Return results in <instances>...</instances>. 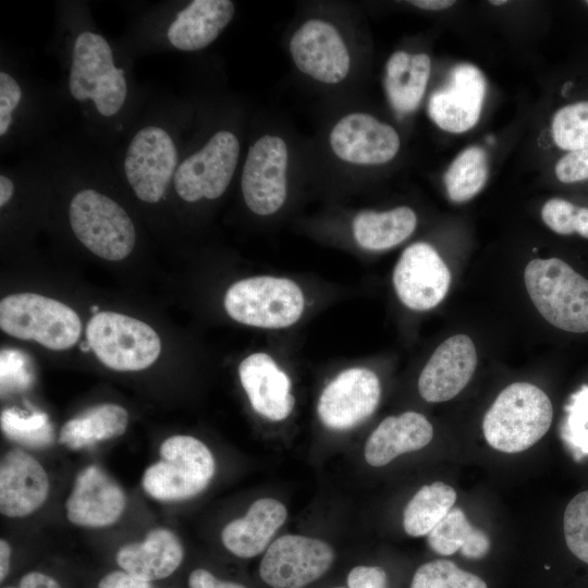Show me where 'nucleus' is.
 I'll list each match as a JSON object with an SVG mask.
<instances>
[{"mask_svg": "<svg viewBox=\"0 0 588 588\" xmlns=\"http://www.w3.org/2000/svg\"><path fill=\"white\" fill-rule=\"evenodd\" d=\"M387 575L379 566H356L347 576L348 588H385Z\"/></svg>", "mask_w": 588, "mask_h": 588, "instance_id": "40", "label": "nucleus"}, {"mask_svg": "<svg viewBox=\"0 0 588 588\" xmlns=\"http://www.w3.org/2000/svg\"><path fill=\"white\" fill-rule=\"evenodd\" d=\"M567 417L563 427V438L577 448L580 456L588 454V385L571 396L565 407Z\"/></svg>", "mask_w": 588, "mask_h": 588, "instance_id": "37", "label": "nucleus"}, {"mask_svg": "<svg viewBox=\"0 0 588 588\" xmlns=\"http://www.w3.org/2000/svg\"><path fill=\"white\" fill-rule=\"evenodd\" d=\"M287 148L275 135H264L248 149L241 179L246 206L260 216L278 211L286 198Z\"/></svg>", "mask_w": 588, "mask_h": 588, "instance_id": "12", "label": "nucleus"}, {"mask_svg": "<svg viewBox=\"0 0 588 588\" xmlns=\"http://www.w3.org/2000/svg\"><path fill=\"white\" fill-rule=\"evenodd\" d=\"M507 1L505 0H493V1H490V3L494 4V5H502V4H505Z\"/></svg>", "mask_w": 588, "mask_h": 588, "instance_id": "48", "label": "nucleus"}, {"mask_svg": "<svg viewBox=\"0 0 588 588\" xmlns=\"http://www.w3.org/2000/svg\"><path fill=\"white\" fill-rule=\"evenodd\" d=\"M15 184L13 179L4 172L0 175V207L3 208L13 198Z\"/></svg>", "mask_w": 588, "mask_h": 588, "instance_id": "45", "label": "nucleus"}, {"mask_svg": "<svg viewBox=\"0 0 588 588\" xmlns=\"http://www.w3.org/2000/svg\"><path fill=\"white\" fill-rule=\"evenodd\" d=\"M553 407L549 396L528 382H514L498 395L482 421L486 441L504 453L523 452L549 430Z\"/></svg>", "mask_w": 588, "mask_h": 588, "instance_id": "2", "label": "nucleus"}, {"mask_svg": "<svg viewBox=\"0 0 588 588\" xmlns=\"http://www.w3.org/2000/svg\"><path fill=\"white\" fill-rule=\"evenodd\" d=\"M380 395V382L373 371L346 369L323 389L317 406L319 418L330 429H351L376 411Z\"/></svg>", "mask_w": 588, "mask_h": 588, "instance_id": "13", "label": "nucleus"}, {"mask_svg": "<svg viewBox=\"0 0 588 588\" xmlns=\"http://www.w3.org/2000/svg\"><path fill=\"white\" fill-rule=\"evenodd\" d=\"M11 547L7 540H0V580L3 581L10 568Z\"/></svg>", "mask_w": 588, "mask_h": 588, "instance_id": "46", "label": "nucleus"}, {"mask_svg": "<svg viewBox=\"0 0 588 588\" xmlns=\"http://www.w3.org/2000/svg\"><path fill=\"white\" fill-rule=\"evenodd\" d=\"M476 366L477 352L471 339L466 334L450 336L424 367L418 380L419 394L430 403L449 401L467 385Z\"/></svg>", "mask_w": 588, "mask_h": 588, "instance_id": "18", "label": "nucleus"}, {"mask_svg": "<svg viewBox=\"0 0 588 588\" xmlns=\"http://www.w3.org/2000/svg\"><path fill=\"white\" fill-rule=\"evenodd\" d=\"M411 588H488L473 573L461 569L449 560H434L422 564L415 572Z\"/></svg>", "mask_w": 588, "mask_h": 588, "instance_id": "33", "label": "nucleus"}, {"mask_svg": "<svg viewBox=\"0 0 588 588\" xmlns=\"http://www.w3.org/2000/svg\"><path fill=\"white\" fill-rule=\"evenodd\" d=\"M541 218L558 234L569 235L576 232L588 238V208L562 198H552L543 205Z\"/></svg>", "mask_w": 588, "mask_h": 588, "instance_id": "35", "label": "nucleus"}, {"mask_svg": "<svg viewBox=\"0 0 588 588\" xmlns=\"http://www.w3.org/2000/svg\"><path fill=\"white\" fill-rule=\"evenodd\" d=\"M179 163L171 131L160 123H148L131 136L122 158V172L135 196L152 205L173 184Z\"/></svg>", "mask_w": 588, "mask_h": 588, "instance_id": "7", "label": "nucleus"}, {"mask_svg": "<svg viewBox=\"0 0 588 588\" xmlns=\"http://www.w3.org/2000/svg\"><path fill=\"white\" fill-rule=\"evenodd\" d=\"M285 506L275 499L255 501L246 515L230 522L221 532L224 547L234 555L248 559L261 553L286 519Z\"/></svg>", "mask_w": 588, "mask_h": 588, "instance_id": "25", "label": "nucleus"}, {"mask_svg": "<svg viewBox=\"0 0 588 588\" xmlns=\"http://www.w3.org/2000/svg\"><path fill=\"white\" fill-rule=\"evenodd\" d=\"M551 131L555 145L563 150L588 148V101L575 102L558 110Z\"/></svg>", "mask_w": 588, "mask_h": 588, "instance_id": "32", "label": "nucleus"}, {"mask_svg": "<svg viewBox=\"0 0 588 588\" xmlns=\"http://www.w3.org/2000/svg\"><path fill=\"white\" fill-rule=\"evenodd\" d=\"M16 588H61V586L49 575L39 572H30L21 578L19 587Z\"/></svg>", "mask_w": 588, "mask_h": 588, "instance_id": "44", "label": "nucleus"}, {"mask_svg": "<svg viewBox=\"0 0 588 588\" xmlns=\"http://www.w3.org/2000/svg\"><path fill=\"white\" fill-rule=\"evenodd\" d=\"M160 461L149 466L142 479L147 494L160 501H181L204 491L211 481L216 463L210 450L191 436H172L159 450Z\"/></svg>", "mask_w": 588, "mask_h": 588, "instance_id": "4", "label": "nucleus"}, {"mask_svg": "<svg viewBox=\"0 0 588 588\" xmlns=\"http://www.w3.org/2000/svg\"><path fill=\"white\" fill-rule=\"evenodd\" d=\"M127 421V412L122 406L100 404L68 420L59 432L58 441L71 450L84 449L123 434Z\"/></svg>", "mask_w": 588, "mask_h": 588, "instance_id": "27", "label": "nucleus"}, {"mask_svg": "<svg viewBox=\"0 0 588 588\" xmlns=\"http://www.w3.org/2000/svg\"><path fill=\"white\" fill-rule=\"evenodd\" d=\"M486 90L482 72L471 63H458L451 69L445 84L431 94L429 117L445 132L464 133L477 124Z\"/></svg>", "mask_w": 588, "mask_h": 588, "instance_id": "15", "label": "nucleus"}, {"mask_svg": "<svg viewBox=\"0 0 588 588\" xmlns=\"http://www.w3.org/2000/svg\"><path fill=\"white\" fill-rule=\"evenodd\" d=\"M69 221L76 238L102 259L122 260L134 248L136 232L131 217L114 199L95 188L85 187L73 195Z\"/></svg>", "mask_w": 588, "mask_h": 588, "instance_id": "5", "label": "nucleus"}, {"mask_svg": "<svg viewBox=\"0 0 588 588\" xmlns=\"http://www.w3.org/2000/svg\"><path fill=\"white\" fill-rule=\"evenodd\" d=\"M409 3L414 4L417 8H420L422 10L440 11V10H445L448 8H451L455 3V1H451V0H415V1H409Z\"/></svg>", "mask_w": 588, "mask_h": 588, "instance_id": "47", "label": "nucleus"}, {"mask_svg": "<svg viewBox=\"0 0 588 588\" xmlns=\"http://www.w3.org/2000/svg\"><path fill=\"white\" fill-rule=\"evenodd\" d=\"M0 327L11 336L34 340L54 351L72 347L82 330L75 310L35 293L5 296L0 303Z\"/></svg>", "mask_w": 588, "mask_h": 588, "instance_id": "6", "label": "nucleus"}, {"mask_svg": "<svg viewBox=\"0 0 588 588\" xmlns=\"http://www.w3.org/2000/svg\"><path fill=\"white\" fill-rule=\"evenodd\" d=\"M456 501L455 490L441 481L421 487L407 503L403 526L407 535H428L450 512Z\"/></svg>", "mask_w": 588, "mask_h": 588, "instance_id": "30", "label": "nucleus"}, {"mask_svg": "<svg viewBox=\"0 0 588 588\" xmlns=\"http://www.w3.org/2000/svg\"><path fill=\"white\" fill-rule=\"evenodd\" d=\"M126 506L120 485L97 465H89L76 476L65 502L68 519L83 527L114 524Z\"/></svg>", "mask_w": 588, "mask_h": 588, "instance_id": "19", "label": "nucleus"}, {"mask_svg": "<svg viewBox=\"0 0 588 588\" xmlns=\"http://www.w3.org/2000/svg\"><path fill=\"white\" fill-rule=\"evenodd\" d=\"M330 146L342 160L364 166L387 163L400 149L397 132L366 113L343 117L330 133Z\"/></svg>", "mask_w": 588, "mask_h": 588, "instance_id": "17", "label": "nucleus"}, {"mask_svg": "<svg viewBox=\"0 0 588 588\" xmlns=\"http://www.w3.org/2000/svg\"><path fill=\"white\" fill-rule=\"evenodd\" d=\"M555 175L567 184L588 180V148L565 154L555 164Z\"/></svg>", "mask_w": 588, "mask_h": 588, "instance_id": "39", "label": "nucleus"}, {"mask_svg": "<svg viewBox=\"0 0 588 588\" xmlns=\"http://www.w3.org/2000/svg\"><path fill=\"white\" fill-rule=\"evenodd\" d=\"M334 588H344V587H334Z\"/></svg>", "mask_w": 588, "mask_h": 588, "instance_id": "49", "label": "nucleus"}, {"mask_svg": "<svg viewBox=\"0 0 588 588\" xmlns=\"http://www.w3.org/2000/svg\"><path fill=\"white\" fill-rule=\"evenodd\" d=\"M451 283V273L437 250L428 243L409 245L401 255L393 284L401 302L414 310H428L440 304Z\"/></svg>", "mask_w": 588, "mask_h": 588, "instance_id": "14", "label": "nucleus"}, {"mask_svg": "<svg viewBox=\"0 0 588 588\" xmlns=\"http://www.w3.org/2000/svg\"><path fill=\"white\" fill-rule=\"evenodd\" d=\"M234 15L229 0H194L176 13L166 29L170 46L181 51L208 47L228 26Z\"/></svg>", "mask_w": 588, "mask_h": 588, "instance_id": "22", "label": "nucleus"}, {"mask_svg": "<svg viewBox=\"0 0 588 588\" xmlns=\"http://www.w3.org/2000/svg\"><path fill=\"white\" fill-rule=\"evenodd\" d=\"M188 586L189 588H246L241 584L220 580L203 568H197L189 574Z\"/></svg>", "mask_w": 588, "mask_h": 588, "instance_id": "43", "label": "nucleus"}, {"mask_svg": "<svg viewBox=\"0 0 588 588\" xmlns=\"http://www.w3.org/2000/svg\"><path fill=\"white\" fill-rule=\"evenodd\" d=\"M241 383L253 408L270 420L286 418L294 406L291 381L275 362L265 353H255L238 366Z\"/></svg>", "mask_w": 588, "mask_h": 588, "instance_id": "21", "label": "nucleus"}, {"mask_svg": "<svg viewBox=\"0 0 588 588\" xmlns=\"http://www.w3.org/2000/svg\"><path fill=\"white\" fill-rule=\"evenodd\" d=\"M428 544L441 555H451L461 550L467 559H481L490 549L489 537L469 524L464 512L452 507L428 534Z\"/></svg>", "mask_w": 588, "mask_h": 588, "instance_id": "29", "label": "nucleus"}, {"mask_svg": "<svg viewBox=\"0 0 588 588\" xmlns=\"http://www.w3.org/2000/svg\"><path fill=\"white\" fill-rule=\"evenodd\" d=\"M432 437L431 424L419 413L389 416L369 436L365 458L371 466H384L403 453L425 448Z\"/></svg>", "mask_w": 588, "mask_h": 588, "instance_id": "23", "label": "nucleus"}, {"mask_svg": "<svg viewBox=\"0 0 588 588\" xmlns=\"http://www.w3.org/2000/svg\"><path fill=\"white\" fill-rule=\"evenodd\" d=\"M179 538L167 528H157L142 542L123 546L117 553L118 565L126 573L145 581L170 576L183 560Z\"/></svg>", "mask_w": 588, "mask_h": 588, "instance_id": "24", "label": "nucleus"}, {"mask_svg": "<svg viewBox=\"0 0 588 588\" xmlns=\"http://www.w3.org/2000/svg\"><path fill=\"white\" fill-rule=\"evenodd\" d=\"M488 179V158L483 148L470 146L451 162L443 181L450 199L464 203L475 197Z\"/></svg>", "mask_w": 588, "mask_h": 588, "instance_id": "31", "label": "nucleus"}, {"mask_svg": "<svg viewBox=\"0 0 588 588\" xmlns=\"http://www.w3.org/2000/svg\"><path fill=\"white\" fill-rule=\"evenodd\" d=\"M24 89L21 82L7 70L0 72V137L5 139L16 122V115L22 110Z\"/></svg>", "mask_w": 588, "mask_h": 588, "instance_id": "38", "label": "nucleus"}, {"mask_svg": "<svg viewBox=\"0 0 588 588\" xmlns=\"http://www.w3.org/2000/svg\"><path fill=\"white\" fill-rule=\"evenodd\" d=\"M28 378L25 362L21 353L15 351H3L1 354V381L2 387L8 384H22L23 377Z\"/></svg>", "mask_w": 588, "mask_h": 588, "instance_id": "41", "label": "nucleus"}, {"mask_svg": "<svg viewBox=\"0 0 588 588\" xmlns=\"http://www.w3.org/2000/svg\"><path fill=\"white\" fill-rule=\"evenodd\" d=\"M586 3L588 4V1H586Z\"/></svg>", "mask_w": 588, "mask_h": 588, "instance_id": "50", "label": "nucleus"}, {"mask_svg": "<svg viewBox=\"0 0 588 588\" xmlns=\"http://www.w3.org/2000/svg\"><path fill=\"white\" fill-rule=\"evenodd\" d=\"M416 225L417 217L414 210L402 206L382 212H359L353 221V232L363 248L382 250L405 241Z\"/></svg>", "mask_w": 588, "mask_h": 588, "instance_id": "28", "label": "nucleus"}, {"mask_svg": "<svg viewBox=\"0 0 588 588\" xmlns=\"http://www.w3.org/2000/svg\"><path fill=\"white\" fill-rule=\"evenodd\" d=\"M563 526L569 551L588 564V490L569 501L564 512Z\"/></svg>", "mask_w": 588, "mask_h": 588, "instance_id": "36", "label": "nucleus"}, {"mask_svg": "<svg viewBox=\"0 0 588 588\" xmlns=\"http://www.w3.org/2000/svg\"><path fill=\"white\" fill-rule=\"evenodd\" d=\"M240 142L230 131H218L203 147L180 161L173 189L186 203L216 199L230 185L237 167Z\"/></svg>", "mask_w": 588, "mask_h": 588, "instance_id": "10", "label": "nucleus"}, {"mask_svg": "<svg viewBox=\"0 0 588 588\" xmlns=\"http://www.w3.org/2000/svg\"><path fill=\"white\" fill-rule=\"evenodd\" d=\"M98 588H152L149 581L142 580L124 571H113L103 576Z\"/></svg>", "mask_w": 588, "mask_h": 588, "instance_id": "42", "label": "nucleus"}, {"mask_svg": "<svg viewBox=\"0 0 588 588\" xmlns=\"http://www.w3.org/2000/svg\"><path fill=\"white\" fill-rule=\"evenodd\" d=\"M333 559L334 552L324 541L285 535L268 547L259 574L272 588H303L320 578Z\"/></svg>", "mask_w": 588, "mask_h": 588, "instance_id": "11", "label": "nucleus"}, {"mask_svg": "<svg viewBox=\"0 0 588 588\" xmlns=\"http://www.w3.org/2000/svg\"><path fill=\"white\" fill-rule=\"evenodd\" d=\"M528 295L552 326L588 332V280L559 258L534 259L524 271Z\"/></svg>", "mask_w": 588, "mask_h": 588, "instance_id": "3", "label": "nucleus"}, {"mask_svg": "<svg viewBox=\"0 0 588 588\" xmlns=\"http://www.w3.org/2000/svg\"><path fill=\"white\" fill-rule=\"evenodd\" d=\"M68 89L75 101L91 105L101 119H115L124 110L128 99L127 77L101 34L84 29L75 36Z\"/></svg>", "mask_w": 588, "mask_h": 588, "instance_id": "1", "label": "nucleus"}, {"mask_svg": "<svg viewBox=\"0 0 588 588\" xmlns=\"http://www.w3.org/2000/svg\"><path fill=\"white\" fill-rule=\"evenodd\" d=\"M290 52L299 71L322 83L336 84L350 71V53L342 36L322 20L305 22L292 36Z\"/></svg>", "mask_w": 588, "mask_h": 588, "instance_id": "16", "label": "nucleus"}, {"mask_svg": "<svg viewBox=\"0 0 588 588\" xmlns=\"http://www.w3.org/2000/svg\"><path fill=\"white\" fill-rule=\"evenodd\" d=\"M86 341L103 365L119 371L145 369L161 351L159 335L150 326L113 311H99L90 318Z\"/></svg>", "mask_w": 588, "mask_h": 588, "instance_id": "8", "label": "nucleus"}, {"mask_svg": "<svg viewBox=\"0 0 588 588\" xmlns=\"http://www.w3.org/2000/svg\"><path fill=\"white\" fill-rule=\"evenodd\" d=\"M1 428L8 438L26 446H46L53 439L48 416L42 413L24 416L15 409H5L1 414Z\"/></svg>", "mask_w": 588, "mask_h": 588, "instance_id": "34", "label": "nucleus"}, {"mask_svg": "<svg viewBox=\"0 0 588 588\" xmlns=\"http://www.w3.org/2000/svg\"><path fill=\"white\" fill-rule=\"evenodd\" d=\"M431 62L426 53L395 51L385 65L384 87L392 107L401 112L414 111L420 103L430 76Z\"/></svg>", "mask_w": 588, "mask_h": 588, "instance_id": "26", "label": "nucleus"}, {"mask_svg": "<svg viewBox=\"0 0 588 588\" xmlns=\"http://www.w3.org/2000/svg\"><path fill=\"white\" fill-rule=\"evenodd\" d=\"M49 479L30 454L14 449L0 463V512L8 517H24L46 501Z\"/></svg>", "mask_w": 588, "mask_h": 588, "instance_id": "20", "label": "nucleus"}, {"mask_svg": "<svg viewBox=\"0 0 588 588\" xmlns=\"http://www.w3.org/2000/svg\"><path fill=\"white\" fill-rule=\"evenodd\" d=\"M229 316L258 328H284L295 323L304 310L298 285L284 278L253 277L233 283L223 301Z\"/></svg>", "mask_w": 588, "mask_h": 588, "instance_id": "9", "label": "nucleus"}]
</instances>
